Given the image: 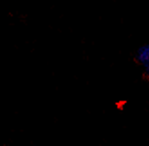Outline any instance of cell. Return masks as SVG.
I'll return each mask as SVG.
<instances>
[{"mask_svg": "<svg viewBox=\"0 0 149 146\" xmlns=\"http://www.w3.org/2000/svg\"><path fill=\"white\" fill-rule=\"evenodd\" d=\"M136 59L143 65L149 62V44L144 45L138 50Z\"/></svg>", "mask_w": 149, "mask_h": 146, "instance_id": "1", "label": "cell"}, {"mask_svg": "<svg viewBox=\"0 0 149 146\" xmlns=\"http://www.w3.org/2000/svg\"><path fill=\"white\" fill-rule=\"evenodd\" d=\"M144 68H145V73L146 75L149 78V62L146 64H144Z\"/></svg>", "mask_w": 149, "mask_h": 146, "instance_id": "2", "label": "cell"}]
</instances>
